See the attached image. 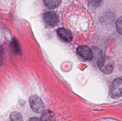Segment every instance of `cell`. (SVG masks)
<instances>
[{"label":"cell","mask_w":122,"mask_h":121,"mask_svg":"<svg viewBox=\"0 0 122 121\" xmlns=\"http://www.w3.org/2000/svg\"><path fill=\"white\" fill-rule=\"evenodd\" d=\"M98 65L100 70L106 74H111L113 71L114 63L109 57H101L98 60Z\"/></svg>","instance_id":"cell-1"},{"label":"cell","mask_w":122,"mask_h":121,"mask_svg":"<svg viewBox=\"0 0 122 121\" xmlns=\"http://www.w3.org/2000/svg\"><path fill=\"white\" fill-rule=\"evenodd\" d=\"M110 93L112 98H119L122 94V81L120 78H116L112 82L110 88Z\"/></svg>","instance_id":"cell-2"},{"label":"cell","mask_w":122,"mask_h":121,"mask_svg":"<svg viewBox=\"0 0 122 121\" xmlns=\"http://www.w3.org/2000/svg\"><path fill=\"white\" fill-rule=\"evenodd\" d=\"M29 103L31 108L35 112L42 113L45 109L44 102L38 96H31L29 98Z\"/></svg>","instance_id":"cell-3"},{"label":"cell","mask_w":122,"mask_h":121,"mask_svg":"<svg viewBox=\"0 0 122 121\" xmlns=\"http://www.w3.org/2000/svg\"><path fill=\"white\" fill-rule=\"evenodd\" d=\"M77 53L85 60H91L93 57V53L91 49L86 46H79L77 49Z\"/></svg>","instance_id":"cell-4"},{"label":"cell","mask_w":122,"mask_h":121,"mask_svg":"<svg viewBox=\"0 0 122 121\" xmlns=\"http://www.w3.org/2000/svg\"><path fill=\"white\" fill-rule=\"evenodd\" d=\"M45 23L50 26H54L57 24L58 21V16L53 12H46L44 16Z\"/></svg>","instance_id":"cell-5"},{"label":"cell","mask_w":122,"mask_h":121,"mask_svg":"<svg viewBox=\"0 0 122 121\" xmlns=\"http://www.w3.org/2000/svg\"><path fill=\"white\" fill-rule=\"evenodd\" d=\"M57 33L59 36L66 42H70L72 40L73 36L71 32L67 29L64 28H58L57 30Z\"/></svg>","instance_id":"cell-6"},{"label":"cell","mask_w":122,"mask_h":121,"mask_svg":"<svg viewBox=\"0 0 122 121\" xmlns=\"http://www.w3.org/2000/svg\"><path fill=\"white\" fill-rule=\"evenodd\" d=\"M42 113L41 116L42 121H56L54 114L51 110H44Z\"/></svg>","instance_id":"cell-7"},{"label":"cell","mask_w":122,"mask_h":121,"mask_svg":"<svg viewBox=\"0 0 122 121\" xmlns=\"http://www.w3.org/2000/svg\"><path fill=\"white\" fill-rule=\"evenodd\" d=\"M44 1L46 7L50 9H54L59 6L61 0H44Z\"/></svg>","instance_id":"cell-8"},{"label":"cell","mask_w":122,"mask_h":121,"mask_svg":"<svg viewBox=\"0 0 122 121\" xmlns=\"http://www.w3.org/2000/svg\"><path fill=\"white\" fill-rule=\"evenodd\" d=\"M10 120L11 121H23L22 115L17 112H14L11 113Z\"/></svg>","instance_id":"cell-9"},{"label":"cell","mask_w":122,"mask_h":121,"mask_svg":"<svg viewBox=\"0 0 122 121\" xmlns=\"http://www.w3.org/2000/svg\"><path fill=\"white\" fill-rule=\"evenodd\" d=\"M116 28L117 30L118 31L120 34H122V17L119 18L116 22Z\"/></svg>","instance_id":"cell-10"},{"label":"cell","mask_w":122,"mask_h":121,"mask_svg":"<svg viewBox=\"0 0 122 121\" xmlns=\"http://www.w3.org/2000/svg\"><path fill=\"white\" fill-rule=\"evenodd\" d=\"M91 4L95 7H97L100 5L102 2V0H89Z\"/></svg>","instance_id":"cell-11"},{"label":"cell","mask_w":122,"mask_h":121,"mask_svg":"<svg viewBox=\"0 0 122 121\" xmlns=\"http://www.w3.org/2000/svg\"><path fill=\"white\" fill-rule=\"evenodd\" d=\"M29 121H42L40 119L38 118V117H32L29 120Z\"/></svg>","instance_id":"cell-12"}]
</instances>
